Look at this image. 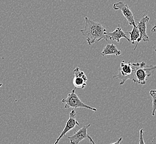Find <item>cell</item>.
<instances>
[{"label": "cell", "instance_id": "1", "mask_svg": "<svg viewBox=\"0 0 156 144\" xmlns=\"http://www.w3.org/2000/svg\"><path fill=\"white\" fill-rule=\"evenodd\" d=\"M84 20V28L80 30V32L86 38L88 45H92L96 41L99 42L103 39L108 41L106 29L100 23L90 20L87 17H85Z\"/></svg>", "mask_w": 156, "mask_h": 144}, {"label": "cell", "instance_id": "2", "mask_svg": "<svg viewBox=\"0 0 156 144\" xmlns=\"http://www.w3.org/2000/svg\"><path fill=\"white\" fill-rule=\"evenodd\" d=\"M137 67V63H126L123 60L120 64L117 74L113 76V78L119 81V85H122L128 79L134 81V73Z\"/></svg>", "mask_w": 156, "mask_h": 144}, {"label": "cell", "instance_id": "3", "mask_svg": "<svg viewBox=\"0 0 156 144\" xmlns=\"http://www.w3.org/2000/svg\"><path fill=\"white\" fill-rule=\"evenodd\" d=\"M156 70V66H147L145 62L137 63L133 82L137 84L145 85L147 78Z\"/></svg>", "mask_w": 156, "mask_h": 144}, {"label": "cell", "instance_id": "4", "mask_svg": "<svg viewBox=\"0 0 156 144\" xmlns=\"http://www.w3.org/2000/svg\"><path fill=\"white\" fill-rule=\"evenodd\" d=\"M75 88L72 89L71 93L68 94L67 97L64 98L62 100L63 103L65 104L64 108L65 109H69V108H72L73 109L76 108H85L87 109H90L94 111H96L97 109L95 108L90 107L87 104H84L82 101L81 100L78 98V95L76 94Z\"/></svg>", "mask_w": 156, "mask_h": 144}, {"label": "cell", "instance_id": "5", "mask_svg": "<svg viewBox=\"0 0 156 144\" xmlns=\"http://www.w3.org/2000/svg\"><path fill=\"white\" fill-rule=\"evenodd\" d=\"M90 126V124H88L87 125L84 126L82 128L80 129L77 132H76L73 135L68 136L67 138L69 139L71 144H77L84 139H88L91 143L95 144L92 138L88 133L87 129Z\"/></svg>", "mask_w": 156, "mask_h": 144}, {"label": "cell", "instance_id": "6", "mask_svg": "<svg viewBox=\"0 0 156 144\" xmlns=\"http://www.w3.org/2000/svg\"><path fill=\"white\" fill-rule=\"evenodd\" d=\"M150 21V17L148 16H144L140 19V21L136 23V26L137 27L140 33V37L137 41V44L134 47L133 50H136L138 44L140 41H144V43H147L150 42V39L147 34V23Z\"/></svg>", "mask_w": 156, "mask_h": 144}, {"label": "cell", "instance_id": "7", "mask_svg": "<svg viewBox=\"0 0 156 144\" xmlns=\"http://www.w3.org/2000/svg\"><path fill=\"white\" fill-rule=\"evenodd\" d=\"M76 112L75 110L73 109L69 114V120L66 122V125L63 129L62 132H61V133L60 134L59 137L57 139L56 141H55V144H58L61 139H62L64 136H65L68 132L71 130L75 128L76 126L80 125L78 121L76 119Z\"/></svg>", "mask_w": 156, "mask_h": 144}, {"label": "cell", "instance_id": "8", "mask_svg": "<svg viewBox=\"0 0 156 144\" xmlns=\"http://www.w3.org/2000/svg\"><path fill=\"white\" fill-rule=\"evenodd\" d=\"M113 9L116 11L120 10L125 18L128 21L129 25L136 26V23L134 21L133 13L127 4H125L121 1L113 5Z\"/></svg>", "mask_w": 156, "mask_h": 144}, {"label": "cell", "instance_id": "9", "mask_svg": "<svg viewBox=\"0 0 156 144\" xmlns=\"http://www.w3.org/2000/svg\"><path fill=\"white\" fill-rule=\"evenodd\" d=\"M74 78L73 79V84L76 88H85L87 85V77L84 72L81 70L78 67H76L73 70Z\"/></svg>", "mask_w": 156, "mask_h": 144}, {"label": "cell", "instance_id": "10", "mask_svg": "<svg viewBox=\"0 0 156 144\" xmlns=\"http://www.w3.org/2000/svg\"><path fill=\"white\" fill-rule=\"evenodd\" d=\"M127 35H129V32H125L121 28L120 25H119L118 27L115 29V30L112 32H108L107 33V36L109 39L115 41L119 43V40L122 38H125L127 41L130 42V39L127 37Z\"/></svg>", "mask_w": 156, "mask_h": 144}, {"label": "cell", "instance_id": "11", "mask_svg": "<svg viewBox=\"0 0 156 144\" xmlns=\"http://www.w3.org/2000/svg\"><path fill=\"white\" fill-rule=\"evenodd\" d=\"M122 54L121 50H119L115 44H107L106 47L103 48L102 52L101 53V56H105L107 55L114 54L116 56H119Z\"/></svg>", "mask_w": 156, "mask_h": 144}, {"label": "cell", "instance_id": "12", "mask_svg": "<svg viewBox=\"0 0 156 144\" xmlns=\"http://www.w3.org/2000/svg\"><path fill=\"white\" fill-rule=\"evenodd\" d=\"M129 35H130V42L132 44H134L135 42L137 41L140 37V33L137 26H133L131 32H129Z\"/></svg>", "mask_w": 156, "mask_h": 144}, {"label": "cell", "instance_id": "13", "mask_svg": "<svg viewBox=\"0 0 156 144\" xmlns=\"http://www.w3.org/2000/svg\"><path fill=\"white\" fill-rule=\"evenodd\" d=\"M150 95L152 98V112L151 114L152 116H154L156 111V89L151 90Z\"/></svg>", "mask_w": 156, "mask_h": 144}, {"label": "cell", "instance_id": "14", "mask_svg": "<svg viewBox=\"0 0 156 144\" xmlns=\"http://www.w3.org/2000/svg\"><path fill=\"white\" fill-rule=\"evenodd\" d=\"M143 132H144V130L143 129H141L140 130V144H144V142L143 140Z\"/></svg>", "mask_w": 156, "mask_h": 144}, {"label": "cell", "instance_id": "15", "mask_svg": "<svg viewBox=\"0 0 156 144\" xmlns=\"http://www.w3.org/2000/svg\"><path fill=\"white\" fill-rule=\"evenodd\" d=\"M122 138H119V140H117V141H115V142H113V143H112V144H120V142H121V141H122Z\"/></svg>", "mask_w": 156, "mask_h": 144}, {"label": "cell", "instance_id": "16", "mask_svg": "<svg viewBox=\"0 0 156 144\" xmlns=\"http://www.w3.org/2000/svg\"><path fill=\"white\" fill-rule=\"evenodd\" d=\"M151 32H152V33H155V32H156V24L155 25L153 26V28L151 29Z\"/></svg>", "mask_w": 156, "mask_h": 144}, {"label": "cell", "instance_id": "17", "mask_svg": "<svg viewBox=\"0 0 156 144\" xmlns=\"http://www.w3.org/2000/svg\"><path fill=\"white\" fill-rule=\"evenodd\" d=\"M2 85H3V84H2V83H0V87H1Z\"/></svg>", "mask_w": 156, "mask_h": 144}]
</instances>
